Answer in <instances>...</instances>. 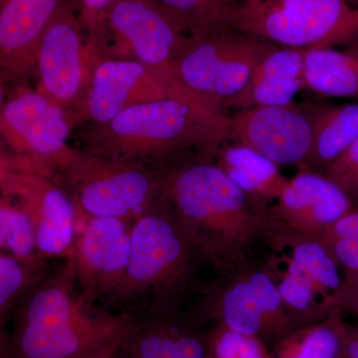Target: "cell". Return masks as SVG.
Returning a JSON list of instances; mask_svg holds the SVG:
<instances>
[{"instance_id":"cell-15","label":"cell","mask_w":358,"mask_h":358,"mask_svg":"<svg viewBox=\"0 0 358 358\" xmlns=\"http://www.w3.org/2000/svg\"><path fill=\"white\" fill-rule=\"evenodd\" d=\"M1 196L27 214L37 246L46 260L71 256L77 236L76 205L55 179L0 169Z\"/></svg>"},{"instance_id":"cell-6","label":"cell","mask_w":358,"mask_h":358,"mask_svg":"<svg viewBox=\"0 0 358 358\" xmlns=\"http://www.w3.org/2000/svg\"><path fill=\"white\" fill-rule=\"evenodd\" d=\"M188 313L200 326L223 324L270 348L296 329L270 273L252 259L202 285Z\"/></svg>"},{"instance_id":"cell-33","label":"cell","mask_w":358,"mask_h":358,"mask_svg":"<svg viewBox=\"0 0 358 358\" xmlns=\"http://www.w3.org/2000/svg\"><path fill=\"white\" fill-rule=\"evenodd\" d=\"M339 358H358V324L346 322L345 345Z\"/></svg>"},{"instance_id":"cell-21","label":"cell","mask_w":358,"mask_h":358,"mask_svg":"<svg viewBox=\"0 0 358 358\" xmlns=\"http://www.w3.org/2000/svg\"><path fill=\"white\" fill-rule=\"evenodd\" d=\"M213 159L240 189L266 204L273 203L289 179L274 162L233 141L221 145Z\"/></svg>"},{"instance_id":"cell-22","label":"cell","mask_w":358,"mask_h":358,"mask_svg":"<svg viewBox=\"0 0 358 358\" xmlns=\"http://www.w3.org/2000/svg\"><path fill=\"white\" fill-rule=\"evenodd\" d=\"M313 122L312 150L301 169L322 171L358 141V103L305 105Z\"/></svg>"},{"instance_id":"cell-14","label":"cell","mask_w":358,"mask_h":358,"mask_svg":"<svg viewBox=\"0 0 358 358\" xmlns=\"http://www.w3.org/2000/svg\"><path fill=\"white\" fill-rule=\"evenodd\" d=\"M355 208V202L324 174L300 169L268 206L262 238L285 235L320 240Z\"/></svg>"},{"instance_id":"cell-9","label":"cell","mask_w":358,"mask_h":358,"mask_svg":"<svg viewBox=\"0 0 358 358\" xmlns=\"http://www.w3.org/2000/svg\"><path fill=\"white\" fill-rule=\"evenodd\" d=\"M56 181L70 195L78 212L93 217L134 219L162 193L159 169L78 148Z\"/></svg>"},{"instance_id":"cell-24","label":"cell","mask_w":358,"mask_h":358,"mask_svg":"<svg viewBox=\"0 0 358 358\" xmlns=\"http://www.w3.org/2000/svg\"><path fill=\"white\" fill-rule=\"evenodd\" d=\"M343 313L298 327L271 348L275 358H339L345 345Z\"/></svg>"},{"instance_id":"cell-36","label":"cell","mask_w":358,"mask_h":358,"mask_svg":"<svg viewBox=\"0 0 358 358\" xmlns=\"http://www.w3.org/2000/svg\"><path fill=\"white\" fill-rule=\"evenodd\" d=\"M355 207H358V205H357V206H355Z\"/></svg>"},{"instance_id":"cell-20","label":"cell","mask_w":358,"mask_h":358,"mask_svg":"<svg viewBox=\"0 0 358 358\" xmlns=\"http://www.w3.org/2000/svg\"><path fill=\"white\" fill-rule=\"evenodd\" d=\"M306 51L275 47L261 60L244 88L224 103L225 112L296 103L294 98L306 89Z\"/></svg>"},{"instance_id":"cell-16","label":"cell","mask_w":358,"mask_h":358,"mask_svg":"<svg viewBox=\"0 0 358 358\" xmlns=\"http://www.w3.org/2000/svg\"><path fill=\"white\" fill-rule=\"evenodd\" d=\"M77 214L78 222L83 226L77 232L71 257L82 296L95 306L120 284L126 273L134 219Z\"/></svg>"},{"instance_id":"cell-2","label":"cell","mask_w":358,"mask_h":358,"mask_svg":"<svg viewBox=\"0 0 358 358\" xmlns=\"http://www.w3.org/2000/svg\"><path fill=\"white\" fill-rule=\"evenodd\" d=\"M76 284L69 256L13 310V329L1 334V357H115L136 317L126 312L98 310L76 293Z\"/></svg>"},{"instance_id":"cell-35","label":"cell","mask_w":358,"mask_h":358,"mask_svg":"<svg viewBox=\"0 0 358 358\" xmlns=\"http://www.w3.org/2000/svg\"><path fill=\"white\" fill-rule=\"evenodd\" d=\"M113 358H124V357H122V355H121V353H117V355H115V357H113Z\"/></svg>"},{"instance_id":"cell-23","label":"cell","mask_w":358,"mask_h":358,"mask_svg":"<svg viewBox=\"0 0 358 358\" xmlns=\"http://www.w3.org/2000/svg\"><path fill=\"white\" fill-rule=\"evenodd\" d=\"M303 79L306 89L317 95L358 100V49H308Z\"/></svg>"},{"instance_id":"cell-37","label":"cell","mask_w":358,"mask_h":358,"mask_svg":"<svg viewBox=\"0 0 358 358\" xmlns=\"http://www.w3.org/2000/svg\"><path fill=\"white\" fill-rule=\"evenodd\" d=\"M1 358H4V357H1Z\"/></svg>"},{"instance_id":"cell-29","label":"cell","mask_w":358,"mask_h":358,"mask_svg":"<svg viewBox=\"0 0 358 358\" xmlns=\"http://www.w3.org/2000/svg\"><path fill=\"white\" fill-rule=\"evenodd\" d=\"M322 242L348 273H358V207L334 223Z\"/></svg>"},{"instance_id":"cell-28","label":"cell","mask_w":358,"mask_h":358,"mask_svg":"<svg viewBox=\"0 0 358 358\" xmlns=\"http://www.w3.org/2000/svg\"><path fill=\"white\" fill-rule=\"evenodd\" d=\"M206 338V358H275L260 338L245 336L220 324H212Z\"/></svg>"},{"instance_id":"cell-5","label":"cell","mask_w":358,"mask_h":358,"mask_svg":"<svg viewBox=\"0 0 358 358\" xmlns=\"http://www.w3.org/2000/svg\"><path fill=\"white\" fill-rule=\"evenodd\" d=\"M74 115L40 90H14L2 103L0 131L6 150L0 169L40 174L53 179L72 160L69 145Z\"/></svg>"},{"instance_id":"cell-4","label":"cell","mask_w":358,"mask_h":358,"mask_svg":"<svg viewBox=\"0 0 358 358\" xmlns=\"http://www.w3.org/2000/svg\"><path fill=\"white\" fill-rule=\"evenodd\" d=\"M201 257L162 199L134 218L131 256L120 284L103 299L106 310L134 317L185 310L202 285Z\"/></svg>"},{"instance_id":"cell-1","label":"cell","mask_w":358,"mask_h":358,"mask_svg":"<svg viewBox=\"0 0 358 358\" xmlns=\"http://www.w3.org/2000/svg\"><path fill=\"white\" fill-rule=\"evenodd\" d=\"M160 199L216 275L251 260L270 205L249 196L213 157L189 155L162 167Z\"/></svg>"},{"instance_id":"cell-7","label":"cell","mask_w":358,"mask_h":358,"mask_svg":"<svg viewBox=\"0 0 358 358\" xmlns=\"http://www.w3.org/2000/svg\"><path fill=\"white\" fill-rule=\"evenodd\" d=\"M230 26L280 47H334L357 36L358 8L345 0H232Z\"/></svg>"},{"instance_id":"cell-27","label":"cell","mask_w":358,"mask_h":358,"mask_svg":"<svg viewBox=\"0 0 358 358\" xmlns=\"http://www.w3.org/2000/svg\"><path fill=\"white\" fill-rule=\"evenodd\" d=\"M48 268L34 267L0 253V326L3 331L20 301L49 274Z\"/></svg>"},{"instance_id":"cell-8","label":"cell","mask_w":358,"mask_h":358,"mask_svg":"<svg viewBox=\"0 0 358 358\" xmlns=\"http://www.w3.org/2000/svg\"><path fill=\"white\" fill-rule=\"evenodd\" d=\"M263 265L274 280L294 326H308L341 310L345 270L319 239L267 235Z\"/></svg>"},{"instance_id":"cell-19","label":"cell","mask_w":358,"mask_h":358,"mask_svg":"<svg viewBox=\"0 0 358 358\" xmlns=\"http://www.w3.org/2000/svg\"><path fill=\"white\" fill-rule=\"evenodd\" d=\"M120 353L124 358H206L201 327L185 310L138 315Z\"/></svg>"},{"instance_id":"cell-13","label":"cell","mask_w":358,"mask_h":358,"mask_svg":"<svg viewBox=\"0 0 358 358\" xmlns=\"http://www.w3.org/2000/svg\"><path fill=\"white\" fill-rule=\"evenodd\" d=\"M109 57L176 72L188 36L157 0H115L109 16Z\"/></svg>"},{"instance_id":"cell-34","label":"cell","mask_w":358,"mask_h":358,"mask_svg":"<svg viewBox=\"0 0 358 358\" xmlns=\"http://www.w3.org/2000/svg\"><path fill=\"white\" fill-rule=\"evenodd\" d=\"M346 2L350 4L353 7H357L358 8V0H345Z\"/></svg>"},{"instance_id":"cell-17","label":"cell","mask_w":358,"mask_h":358,"mask_svg":"<svg viewBox=\"0 0 358 358\" xmlns=\"http://www.w3.org/2000/svg\"><path fill=\"white\" fill-rule=\"evenodd\" d=\"M229 141L246 145L278 166L303 169L312 150V119L305 106H270L235 110Z\"/></svg>"},{"instance_id":"cell-30","label":"cell","mask_w":358,"mask_h":358,"mask_svg":"<svg viewBox=\"0 0 358 358\" xmlns=\"http://www.w3.org/2000/svg\"><path fill=\"white\" fill-rule=\"evenodd\" d=\"M87 42L108 56L109 16L115 0H78Z\"/></svg>"},{"instance_id":"cell-18","label":"cell","mask_w":358,"mask_h":358,"mask_svg":"<svg viewBox=\"0 0 358 358\" xmlns=\"http://www.w3.org/2000/svg\"><path fill=\"white\" fill-rule=\"evenodd\" d=\"M63 0H0L1 86L20 84L35 71L37 50Z\"/></svg>"},{"instance_id":"cell-32","label":"cell","mask_w":358,"mask_h":358,"mask_svg":"<svg viewBox=\"0 0 358 358\" xmlns=\"http://www.w3.org/2000/svg\"><path fill=\"white\" fill-rule=\"evenodd\" d=\"M345 273L341 310L343 313H348L358 317V273Z\"/></svg>"},{"instance_id":"cell-26","label":"cell","mask_w":358,"mask_h":358,"mask_svg":"<svg viewBox=\"0 0 358 358\" xmlns=\"http://www.w3.org/2000/svg\"><path fill=\"white\" fill-rule=\"evenodd\" d=\"M186 34L200 37L230 28L232 0H157Z\"/></svg>"},{"instance_id":"cell-12","label":"cell","mask_w":358,"mask_h":358,"mask_svg":"<svg viewBox=\"0 0 358 358\" xmlns=\"http://www.w3.org/2000/svg\"><path fill=\"white\" fill-rule=\"evenodd\" d=\"M188 94L194 93L181 83L176 72L105 56L99 59L92 70L79 112V124H107L136 103Z\"/></svg>"},{"instance_id":"cell-25","label":"cell","mask_w":358,"mask_h":358,"mask_svg":"<svg viewBox=\"0 0 358 358\" xmlns=\"http://www.w3.org/2000/svg\"><path fill=\"white\" fill-rule=\"evenodd\" d=\"M0 249L21 262L34 267L48 268L40 254L34 228L27 214L17 204L0 197Z\"/></svg>"},{"instance_id":"cell-11","label":"cell","mask_w":358,"mask_h":358,"mask_svg":"<svg viewBox=\"0 0 358 358\" xmlns=\"http://www.w3.org/2000/svg\"><path fill=\"white\" fill-rule=\"evenodd\" d=\"M105 56L87 42L78 0H63L40 40L37 89L69 110L79 124L92 70Z\"/></svg>"},{"instance_id":"cell-10","label":"cell","mask_w":358,"mask_h":358,"mask_svg":"<svg viewBox=\"0 0 358 358\" xmlns=\"http://www.w3.org/2000/svg\"><path fill=\"white\" fill-rule=\"evenodd\" d=\"M275 47L248 33L225 28L189 36L174 71L186 88L224 110V103L244 88L261 60Z\"/></svg>"},{"instance_id":"cell-31","label":"cell","mask_w":358,"mask_h":358,"mask_svg":"<svg viewBox=\"0 0 358 358\" xmlns=\"http://www.w3.org/2000/svg\"><path fill=\"white\" fill-rule=\"evenodd\" d=\"M320 173L341 187L355 206L358 205V141Z\"/></svg>"},{"instance_id":"cell-3","label":"cell","mask_w":358,"mask_h":358,"mask_svg":"<svg viewBox=\"0 0 358 358\" xmlns=\"http://www.w3.org/2000/svg\"><path fill=\"white\" fill-rule=\"evenodd\" d=\"M78 134V148L85 152L162 169L189 155L214 157L229 141V117L222 108L188 94L136 103Z\"/></svg>"}]
</instances>
